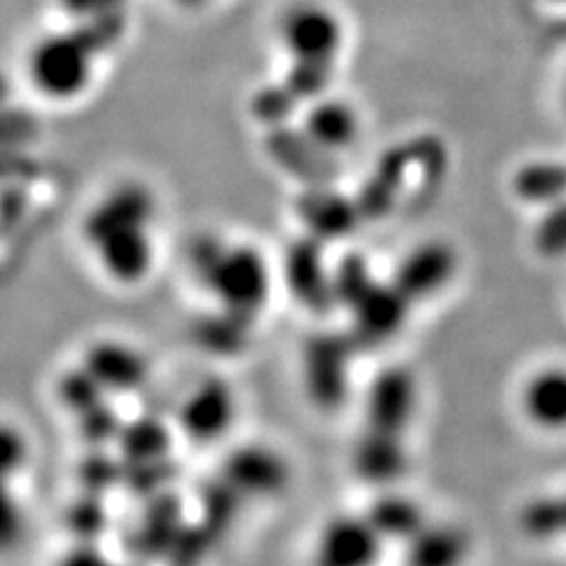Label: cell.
Wrapping results in <instances>:
<instances>
[{
	"label": "cell",
	"instance_id": "cell-1",
	"mask_svg": "<svg viewBox=\"0 0 566 566\" xmlns=\"http://www.w3.org/2000/svg\"><path fill=\"white\" fill-rule=\"evenodd\" d=\"M189 262L222 310L253 322L268 303L270 268L258 248L227 245L216 237H203L191 243Z\"/></svg>",
	"mask_w": 566,
	"mask_h": 566
},
{
	"label": "cell",
	"instance_id": "cell-3",
	"mask_svg": "<svg viewBox=\"0 0 566 566\" xmlns=\"http://www.w3.org/2000/svg\"><path fill=\"white\" fill-rule=\"evenodd\" d=\"M349 335L314 333L303 347V382L307 397L322 411H335L347 401L349 361L354 357Z\"/></svg>",
	"mask_w": 566,
	"mask_h": 566
},
{
	"label": "cell",
	"instance_id": "cell-35",
	"mask_svg": "<svg viewBox=\"0 0 566 566\" xmlns=\"http://www.w3.org/2000/svg\"><path fill=\"white\" fill-rule=\"evenodd\" d=\"M76 422L83 441L91 449H106L109 444H116V439L123 430V420L118 418L109 401H104L95 406L93 411L78 416Z\"/></svg>",
	"mask_w": 566,
	"mask_h": 566
},
{
	"label": "cell",
	"instance_id": "cell-32",
	"mask_svg": "<svg viewBox=\"0 0 566 566\" xmlns=\"http://www.w3.org/2000/svg\"><path fill=\"white\" fill-rule=\"evenodd\" d=\"M376 283L374 274H370L368 262L359 253L345 255L333 270V291L335 303L343 307H352L357 300Z\"/></svg>",
	"mask_w": 566,
	"mask_h": 566
},
{
	"label": "cell",
	"instance_id": "cell-7",
	"mask_svg": "<svg viewBox=\"0 0 566 566\" xmlns=\"http://www.w3.org/2000/svg\"><path fill=\"white\" fill-rule=\"evenodd\" d=\"M413 303L395 283H374L357 303L349 307L352 331L349 338L357 349H374L392 340L401 331L409 307Z\"/></svg>",
	"mask_w": 566,
	"mask_h": 566
},
{
	"label": "cell",
	"instance_id": "cell-15",
	"mask_svg": "<svg viewBox=\"0 0 566 566\" xmlns=\"http://www.w3.org/2000/svg\"><path fill=\"white\" fill-rule=\"evenodd\" d=\"M154 218V197L142 185H120L85 218L83 234L93 248L120 229L149 227Z\"/></svg>",
	"mask_w": 566,
	"mask_h": 566
},
{
	"label": "cell",
	"instance_id": "cell-41",
	"mask_svg": "<svg viewBox=\"0 0 566 566\" xmlns=\"http://www.w3.org/2000/svg\"><path fill=\"white\" fill-rule=\"evenodd\" d=\"M177 3L185 6V8H199V6L206 3V0H177Z\"/></svg>",
	"mask_w": 566,
	"mask_h": 566
},
{
	"label": "cell",
	"instance_id": "cell-24",
	"mask_svg": "<svg viewBox=\"0 0 566 566\" xmlns=\"http://www.w3.org/2000/svg\"><path fill=\"white\" fill-rule=\"evenodd\" d=\"M116 447L123 463H149V460L170 455L172 437L164 420H158L156 416H142L123 422Z\"/></svg>",
	"mask_w": 566,
	"mask_h": 566
},
{
	"label": "cell",
	"instance_id": "cell-27",
	"mask_svg": "<svg viewBox=\"0 0 566 566\" xmlns=\"http://www.w3.org/2000/svg\"><path fill=\"white\" fill-rule=\"evenodd\" d=\"M177 474H180V468H177L170 455L161 460H149V463H123V486L137 495V499L147 501L158 493L170 491Z\"/></svg>",
	"mask_w": 566,
	"mask_h": 566
},
{
	"label": "cell",
	"instance_id": "cell-21",
	"mask_svg": "<svg viewBox=\"0 0 566 566\" xmlns=\"http://www.w3.org/2000/svg\"><path fill=\"white\" fill-rule=\"evenodd\" d=\"M303 130L331 154H340L359 137V114L345 99L322 97L312 102L305 114Z\"/></svg>",
	"mask_w": 566,
	"mask_h": 566
},
{
	"label": "cell",
	"instance_id": "cell-28",
	"mask_svg": "<svg viewBox=\"0 0 566 566\" xmlns=\"http://www.w3.org/2000/svg\"><path fill=\"white\" fill-rule=\"evenodd\" d=\"M69 534L78 538L81 545H93L106 534V526H109V515H106L104 495L83 493L78 499L66 507L64 515Z\"/></svg>",
	"mask_w": 566,
	"mask_h": 566
},
{
	"label": "cell",
	"instance_id": "cell-25",
	"mask_svg": "<svg viewBox=\"0 0 566 566\" xmlns=\"http://www.w3.org/2000/svg\"><path fill=\"white\" fill-rule=\"evenodd\" d=\"M243 501V495L229 484L222 474L212 476V480L203 482L199 489L197 522L208 531V534H212L222 543V538L229 534V528L234 526Z\"/></svg>",
	"mask_w": 566,
	"mask_h": 566
},
{
	"label": "cell",
	"instance_id": "cell-11",
	"mask_svg": "<svg viewBox=\"0 0 566 566\" xmlns=\"http://www.w3.org/2000/svg\"><path fill=\"white\" fill-rule=\"evenodd\" d=\"M455 270L458 258L449 243L424 241L401 258L392 283L411 303H422L444 291L453 281Z\"/></svg>",
	"mask_w": 566,
	"mask_h": 566
},
{
	"label": "cell",
	"instance_id": "cell-29",
	"mask_svg": "<svg viewBox=\"0 0 566 566\" xmlns=\"http://www.w3.org/2000/svg\"><path fill=\"white\" fill-rule=\"evenodd\" d=\"M57 395L64 409L74 418L93 411L95 406L106 401V389L85 366L66 370L57 382Z\"/></svg>",
	"mask_w": 566,
	"mask_h": 566
},
{
	"label": "cell",
	"instance_id": "cell-13",
	"mask_svg": "<svg viewBox=\"0 0 566 566\" xmlns=\"http://www.w3.org/2000/svg\"><path fill=\"white\" fill-rule=\"evenodd\" d=\"M380 547L382 538L368 517L343 515L324 526L312 566H374Z\"/></svg>",
	"mask_w": 566,
	"mask_h": 566
},
{
	"label": "cell",
	"instance_id": "cell-38",
	"mask_svg": "<svg viewBox=\"0 0 566 566\" xmlns=\"http://www.w3.org/2000/svg\"><path fill=\"white\" fill-rule=\"evenodd\" d=\"M57 566H126L102 555L95 545H78L74 551L66 553Z\"/></svg>",
	"mask_w": 566,
	"mask_h": 566
},
{
	"label": "cell",
	"instance_id": "cell-17",
	"mask_svg": "<svg viewBox=\"0 0 566 566\" xmlns=\"http://www.w3.org/2000/svg\"><path fill=\"white\" fill-rule=\"evenodd\" d=\"M83 366L99 380L106 392H135L147 382L149 366L142 354L118 340H99L87 347Z\"/></svg>",
	"mask_w": 566,
	"mask_h": 566
},
{
	"label": "cell",
	"instance_id": "cell-40",
	"mask_svg": "<svg viewBox=\"0 0 566 566\" xmlns=\"http://www.w3.org/2000/svg\"><path fill=\"white\" fill-rule=\"evenodd\" d=\"M0 528H3V541L6 543H12L14 536H20V531H22L20 510H17L10 501H6L3 517H0Z\"/></svg>",
	"mask_w": 566,
	"mask_h": 566
},
{
	"label": "cell",
	"instance_id": "cell-31",
	"mask_svg": "<svg viewBox=\"0 0 566 566\" xmlns=\"http://www.w3.org/2000/svg\"><path fill=\"white\" fill-rule=\"evenodd\" d=\"M300 99L286 83H270L262 85L260 91L251 97V114L264 128H281L291 126V118L297 109Z\"/></svg>",
	"mask_w": 566,
	"mask_h": 566
},
{
	"label": "cell",
	"instance_id": "cell-4",
	"mask_svg": "<svg viewBox=\"0 0 566 566\" xmlns=\"http://www.w3.org/2000/svg\"><path fill=\"white\" fill-rule=\"evenodd\" d=\"M185 524L182 499L175 491H164L145 501L139 517L123 538V547L137 564L168 559Z\"/></svg>",
	"mask_w": 566,
	"mask_h": 566
},
{
	"label": "cell",
	"instance_id": "cell-23",
	"mask_svg": "<svg viewBox=\"0 0 566 566\" xmlns=\"http://www.w3.org/2000/svg\"><path fill=\"white\" fill-rule=\"evenodd\" d=\"M368 522L380 534L382 541H403L409 543L413 536L428 526L424 515L416 501L401 493H385L374 501L368 510Z\"/></svg>",
	"mask_w": 566,
	"mask_h": 566
},
{
	"label": "cell",
	"instance_id": "cell-9",
	"mask_svg": "<svg viewBox=\"0 0 566 566\" xmlns=\"http://www.w3.org/2000/svg\"><path fill=\"white\" fill-rule=\"evenodd\" d=\"M295 210L300 222L307 227V234L324 243L347 239L364 222L357 199L333 185L303 187Z\"/></svg>",
	"mask_w": 566,
	"mask_h": 566
},
{
	"label": "cell",
	"instance_id": "cell-34",
	"mask_svg": "<svg viewBox=\"0 0 566 566\" xmlns=\"http://www.w3.org/2000/svg\"><path fill=\"white\" fill-rule=\"evenodd\" d=\"M218 545L220 541L212 534H208L199 522H187L182 534L177 536L166 562L170 566H201Z\"/></svg>",
	"mask_w": 566,
	"mask_h": 566
},
{
	"label": "cell",
	"instance_id": "cell-20",
	"mask_svg": "<svg viewBox=\"0 0 566 566\" xmlns=\"http://www.w3.org/2000/svg\"><path fill=\"white\" fill-rule=\"evenodd\" d=\"M406 463L409 458H406L403 437L364 428L354 447V470L364 482L376 486L395 484L406 472Z\"/></svg>",
	"mask_w": 566,
	"mask_h": 566
},
{
	"label": "cell",
	"instance_id": "cell-26",
	"mask_svg": "<svg viewBox=\"0 0 566 566\" xmlns=\"http://www.w3.org/2000/svg\"><path fill=\"white\" fill-rule=\"evenodd\" d=\"M251 318H243L234 312H227L220 307L216 314L199 316L197 324L191 328L193 343L210 354H220V357H232L245 347L248 328H251Z\"/></svg>",
	"mask_w": 566,
	"mask_h": 566
},
{
	"label": "cell",
	"instance_id": "cell-39",
	"mask_svg": "<svg viewBox=\"0 0 566 566\" xmlns=\"http://www.w3.org/2000/svg\"><path fill=\"white\" fill-rule=\"evenodd\" d=\"M0 449H3V470L10 474L17 468L24 463L27 458V447H24V439L22 434H17L14 430L6 428L3 437H0Z\"/></svg>",
	"mask_w": 566,
	"mask_h": 566
},
{
	"label": "cell",
	"instance_id": "cell-2",
	"mask_svg": "<svg viewBox=\"0 0 566 566\" xmlns=\"http://www.w3.org/2000/svg\"><path fill=\"white\" fill-rule=\"evenodd\" d=\"M93 55L95 50L83 41L76 29L52 33L31 52V83L50 99H74L91 83Z\"/></svg>",
	"mask_w": 566,
	"mask_h": 566
},
{
	"label": "cell",
	"instance_id": "cell-10",
	"mask_svg": "<svg viewBox=\"0 0 566 566\" xmlns=\"http://www.w3.org/2000/svg\"><path fill=\"white\" fill-rule=\"evenodd\" d=\"M234 392L229 382L212 376L201 380L191 389L187 399L177 413V422L187 439L199 441V444H210L218 441L234 420Z\"/></svg>",
	"mask_w": 566,
	"mask_h": 566
},
{
	"label": "cell",
	"instance_id": "cell-5",
	"mask_svg": "<svg viewBox=\"0 0 566 566\" xmlns=\"http://www.w3.org/2000/svg\"><path fill=\"white\" fill-rule=\"evenodd\" d=\"M264 151L272 158V164L281 168V172L291 175L303 187L333 185L338 180V158L324 147H318L303 128L281 126L268 130Z\"/></svg>",
	"mask_w": 566,
	"mask_h": 566
},
{
	"label": "cell",
	"instance_id": "cell-37",
	"mask_svg": "<svg viewBox=\"0 0 566 566\" xmlns=\"http://www.w3.org/2000/svg\"><path fill=\"white\" fill-rule=\"evenodd\" d=\"M557 170L547 166H528L517 177V191L528 201H551L557 193Z\"/></svg>",
	"mask_w": 566,
	"mask_h": 566
},
{
	"label": "cell",
	"instance_id": "cell-33",
	"mask_svg": "<svg viewBox=\"0 0 566 566\" xmlns=\"http://www.w3.org/2000/svg\"><path fill=\"white\" fill-rule=\"evenodd\" d=\"M333 81V62L326 60H293L283 83L300 102L322 99Z\"/></svg>",
	"mask_w": 566,
	"mask_h": 566
},
{
	"label": "cell",
	"instance_id": "cell-14",
	"mask_svg": "<svg viewBox=\"0 0 566 566\" xmlns=\"http://www.w3.org/2000/svg\"><path fill=\"white\" fill-rule=\"evenodd\" d=\"M220 474L243 499H268L289 484V468L283 458L264 447H239L227 455Z\"/></svg>",
	"mask_w": 566,
	"mask_h": 566
},
{
	"label": "cell",
	"instance_id": "cell-16",
	"mask_svg": "<svg viewBox=\"0 0 566 566\" xmlns=\"http://www.w3.org/2000/svg\"><path fill=\"white\" fill-rule=\"evenodd\" d=\"M524 418L538 430H566V366L551 364L531 374L520 392Z\"/></svg>",
	"mask_w": 566,
	"mask_h": 566
},
{
	"label": "cell",
	"instance_id": "cell-8",
	"mask_svg": "<svg viewBox=\"0 0 566 566\" xmlns=\"http://www.w3.org/2000/svg\"><path fill=\"white\" fill-rule=\"evenodd\" d=\"M416 409V380L403 366H387L368 385L366 430L403 437Z\"/></svg>",
	"mask_w": 566,
	"mask_h": 566
},
{
	"label": "cell",
	"instance_id": "cell-6",
	"mask_svg": "<svg viewBox=\"0 0 566 566\" xmlns=\"http://www.w3.org/2000/svg\"><path fill=\"white\" fill-rule=\"evenodd\" d=\"M283 279L291 295L314 314H326L335 303L333 270L326 268L324 241L300 237L291 241L283 255Z\"/></svg>",
	"mask_w": 566,
	"mask_h": 566
},
{
	"label": "cell",
	"instance_id": "cell-30",
	"mask_svg": "<svg viewBox=\"0 0 566 566\" xmlns=\"http://www.w3.org/2000/svg\"><path fill=\"white\" fill-rule=\"evenodd\" d=\"M76 476L83 493L104 495L116 486H123V460L106 449H91V453L81 458Z\"/></svg>",
	"mask_w": 566,
	"mask_h": 566
},
{
	"label": "cell",
	"instance_id": "cell-18",
	"mask_svg": "<svg viewBox=\"0 0 566 566\" xmlns=\"http://www.w3.org/2000/svg\"><path fill=\"white\" fill-rule=\"evenodd\" d=\"M413 166L411 145H401L387 149L380 161L376 164L374 175L364 182L361 191L357 193V203L364 220H382L395 210L399 193L409 177V168Z\"/></svg>",
	"mask_w": 566,
	"mask_h": 566
},
{
	"label": "cell",
	"instance_id": "cell-19",
	"mask_svg": "<svg viewBox=\"0 0 566 566\" xmlns=\"http://www.w3.org/2000/svg\"><path fill=\"white\" fill-rule=\"evenodd\" d=\"M102 270L118 283H137L151 270L154 245L147 227L120 229L95 245Z\"/></svg>",
	"mask_w": 566,
	"mask_h": 566
},
{
	"label": "cell",
	"instance_id": "cell-36",
	"mask_svg": "<svg viewBox=\"0 0 566 566\" xmlns=\"http://www.w3.org/2000/svg\"><path fill=\"white\" fill-rule=\"evenodd\" d=\"M123 12L120 10H109V12H97L93 17H85V22L76 29L83 41L95 50V55L109 45H114L120 33H123Z\"/></svg>",
	"mask_w": 566,
	"mask_h": 566
},
{
	"label": "cell",
	"instance_id": "cell-22",
	"mask_svg": "<svg viewBox=\"0 0 566 566\" xmlns=\"http://www.w3.org/2000/svg\"><path fill=\"white\" fill-rule=\"evenodd\" d=\"M468 555L465 531L449 524L424 526L406 543V566H460Z\"/></svg>",
	"mask_w": 566,
	"mask_h": 566
},
{
	"label": "cell",
	"instance_id": "cell-12",
	"mask_svg": "<svg viewBox=\"0 0 566 566\" xmlns=\"http://www.w3.org/2000/svg\"><path fill=\"white\" fill-rule=\"evenodd\" d=\"M281 39L293 60L333 62L343 45V24L322 6H297L283 17Z\"/></svg>",
	"mask_w": 566,
	"mask_h": 566
}]
</instances>
